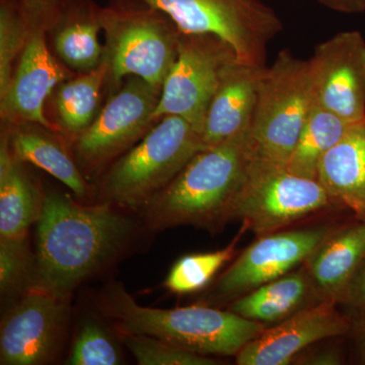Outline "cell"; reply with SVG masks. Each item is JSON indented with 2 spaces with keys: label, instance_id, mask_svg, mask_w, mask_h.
<instances>
[{
  "label": "cell",
  "instance_id": "15",
  "mask_svg": "<svg viewBox=\"0 0 365 365\" xmlns=\"http://www.w3.org/2000/svg\"><path fill=\"white\" fill-rule=\"evenodd\" d=\"M335 306V302L319 300L277 326L265 329L237 353V364H289L314 343L344 335L349 331V322Z\"/></svg>",
  "mask_w": 365,
  "mask_h": 365
},
{
  "label": "cell",
  "instance_id": "5",
  "mask_svg": "<svg viewBox=\"0 0 365 365\" xmlns=\"http://www.w3.org/2000/svg\"><path fill=\"white\" fill-rule=\"evenodd\" d=\"M138 4L102 7L108 97L131 76L162 91L176 60L178 26L163 11Z\"/></svg>",
  "mask_w": 365,
  "mask_h": 365
},
{
  "label": "cell",
  "instance_id": "20",
  "mask_svg": "<svg viewBox=\"0 0 365 365\" xmlns=\"http://www.w3.org/2000/svg\"><path fill=\"white\" fill-rule=\"evenodd\" d=\"M317 181L334 204L365 220V121L353 125L346 135L324 155Z\"/></svg>",
  "mask_w": 365,
  "mask_h": 365
},
{
  "label": "cell",
  "instance_id": "21",
  "mask_svg": "<svg viewBox=\"0 0 365 365\" xmlns=\"http://www.w3.org/2000/svg\"><path fill=\"white\" fill-rule=\"evenodd\" d=\"M26 163L14 157L1 131L0 141V239L28 237L39 220L45 194L26 169Z\"/></svg>",
  "mask_w": 365,
  "mask_h": 365
},
{
  "label": "cell",
  "instance_id": "1",
  "mask_svg": "<svg viewBox=\"0 0 365 365\" xmlns=\"http://www.w3.org/2000/svg\"><path fill=\"white\" fill-rule=\"evenodd\" d=\"M125 209L45 194L37 222L35 285L64 297L100 275L134 247L139 227Z\"/></svg>",
  "mask_w": 365,
  "mask_h": 365
},
{
  "label": "cell",
  "instance_id": "2",
  "mask_svg": "<svg viewBox=\"0 0 365 365\" xmlns=\"http://www.w3.org/2000/svg\"><path fill=\"white\" fill-rule=\"evenodd\" d=\"M93 304L103 318L116 327L118 333L150 336L206 356H237L266 329L264 324L242 318L230 309L141 306L119 282L101 288L93 297Z\"/></svg>",
  "mask_w": 365,
  "mask_h": 365
},
{
  "label": "cell",
  "instance_id": "7",
  "mask_svg": "<svg viewBox=\"0 0 365 365\" xmlns=\"http://www.w3.org/2000/svg\"><path fill=\"white\" fill-rule=\"evenodd\" d=\"M160 91L137 76L127 78L90 127L71 141L79 169L91 184L158 123L153 115Z\"/></svg>",
  "mask_w": 365,
  "mask_h": 365
},
{
  "label": "cell",
  "instance_id": "26",
  "mask_svg": "<svg viewBox=\"0 0 365 365\" xmlns=\"http://www.w3.org/2000/svg\"><path fill=\"white\" fill-rule=\"evenodd\" d=\"M237 239L227 248L210 253L182 257L170 269L165 287L175 294H185L202 289L227 263L235 252Z\"/></svg>",
  "mask_w": 365,
  "mask_h": 365
},
{
  "label": "cell",
  "instance_id": "6",
  "mask_svg": "<svg viewBox=\"0 0 365 365\" xmlns=\"http://www.w3.org/2000/svg\"><path fill=\"white\" fill-rule=\"evenodd\" d=\"M314 104L309 60L283 50L262 74L247 138L250 162L287 168Z\"/></svg>",
  "mask_w": 365,
  "mask_h": 365
},
{
  "label": "cell",
  "instance_id": "17",
  "mask_svg": "<svg viewBox=\"0 0 365 365\" xmlns=\"http://www.w3.org/2000/svg\"><path fill=\"white\" fill-rule=\"evenodd\" d=\"M265 67L249 66L235 59L225 69L204 119L201 130L204 150L249 131Z\"/></svg>",
  "mask_w": 365,
  "mask_h": 365
},
{
  "label": "cell",
  "instance_id": "4",
  "mask_svg": "<svg viewBox=\"0 0 365 365\" xmlns=\"http://www.w3.org/2000/svg\"><path fill=\"white\" fill-rule=\"evenodd\" d=\"M202 150L193 125L179 116L163 117L96 182L95 202L139 211Z\"/></svg>",
  "mask_w": 365,
  "mask_h": 365
},
{
  "label": "cell",
  "instance_id": "32",
  "mask_svg": "<svg viewBox=\"0 0 365 365\" xmlns=\"http://www.w3.org/2000/svg\"><path fill=\"white\" fill-rule=\"evenodd\" d=\"M339 355L333 351L319 352L314 357L307 359V364H341Z\"/></svg>",
  "mask_w": 365,
  "mask_h": 365
},
{
  "label": "cell",
  "instance_id": "27",
  "mask_svg": "<svg viewBox=\"0 0 365 365\" xmlns=\"http://www.w3.org/2000/svg\"><path fill=\"white\" fill-rule=\"evenodd\" d=\"M35 253L28 237L0 239V292L2 297H21L35 285Z\"/></svg>",
  "mask_w": 365,
  "mask_h": 365
},
{
  "label": "cell",
  "instance_id": "29",
  "mask_svg": "<svg viewBox=\"0 0 365 365\" xmlns=\"http://www.w3.org/2000/svg\"><path fill=\"white\" fill-rule=\"evenodd\" d=\"M137 364L140 365H215L217 360L190 351L168 341L145 335L120 334Z\"/></svg>",
  "mask_w": 365,
  "mask_h": 365
},
{
  "label": "cell",
  "instance_id": "10",
  "mask_svg": "<svg viewBox=\"0 0 365 365\" xmlns=\"http://www.w3.org/2000/svg\"><path fill=\"white\" fill-rule=\"evenodd\" d=\"M237 58L227 42L210 34H180L174 64L160 91L155 119L179 116L202 130L223 73Z\"/></svg>",
  "mask_w": 365,
  "mask_h": 365
},
{
  "label": "cell",
  "instance_id": "16",
  "mask_svg": "<svg viewBox=\"0 0 365 365\" xmlns=\"http://www.w3.org/2000/svg\"><path fill=\"white\" fill-rule=\"evenodd\" d=\"M14 157L45 170L71 190L79 201L95 203L96 186L81 173L71 143L63 134L34 122L1 123Z\"/></svg>",
  "mask_w": 365,
  "mask_h": 365
},
{
  "label": "cell",
  "instance_id": "3",
  "mask_svg": "<svg viewBox=\"0 0 365 365\" xmlns=\"http://www.w3.org/2000/svg\"><path fill=\"white\" fill-rule=\"evenodd\" d=\"M248 132L199 151L138 211L145 227L151 232L181 225L215 230L227 222L250 163Z\"/></svg>",
  "mask_w": 365,
  "mask_h": 365
},
{
  "label": "cell",
  "instance_id": "14",
  "mask_svg": "<svg viewBox=\"0 0 365 365\" xmlns=\"http://www.w3.org/2000/svg\"><path fill=\"white\" fill-rule=\"evenodd\" d=\"M331 232V228L318 227L261 235L220 276L216 295L237 299L287 275L306 263Z\"/></svg>",
  "mask_w": 365,
  "mask_h": 365
},
{
  "label": "cell",
  "instance_id": "8",
  "mask_svg": "<svg viewBox=\"0 0 365 365\" xmlns=\"http://www.w3.org/2000/svg\"><path fill=\"white\" fill-rule=\"evenodd\" d=\"M163 11L180 32L210 34L227 42L240 61L265 66L269 42L282 30L260 0H135Z\"/></svg>",
  "mask_w": 365,
  "mask_h": 365
},
{
  "label": "cell",
  "instance_id": "11",
  "mask_svg": "<svg viewBox=\"0 0 365 365\" xmlns=\"http://www.w3.org/2000/svg\"><path fill=\"white\" fill-rule=\"evenodd\" d=\"M71 297L32 288L0 326V364L44 365L58 357L71 321Z\"/></svg>",
  "mask_w": 365,
  "mask_h": 365
},
{
  "label": "cell",
  "instance_id": "33",
  "mask_svg": "<svg viewBox=\"0 0 365 365\" xmlns=\"http://www.w3.org/2000/svg\"><path fill=\"white\" fill-rule=\"evenodd\" d=\"M364 357H365V346H364Z\"/></svg>",
  "mask_w": 365,
  "mask_h": 365
},
{
  "label": "cell",
  "instance_id": "13",
  "mask_svg": "<svg viewBox=\"0 0 365 365\" xmlns=\"http://www.w3.org/2000/svg\"><path fill=\"white\" fill-rule=\"evenodd\" d=\"M316 103L350 123L365 121V40L357 31L336 34L309 60Z\"/></svg>",
  "mask_w": 365,
  "mask_h": 365
},
{
  "label": "cell",
  "instance_id": "12",
  "mask_svg": "<svg viewBox=\"0 0 365 365\" xmlns=\"http://www.w3.org/2000/svg\"><path fill=\"white\" fill-rule=\"evenodd\" d=\"M58 16L39 21L31 31L11 83L0 95L1 123L34 122L59 131L46 115V104L54 88L76 73L55 56L48 41Z\"/></svg>",
  "mask_w": 365,
  "mask_h": 365
},
{
  "label": "cell",
  "instance_id": "25",
  "mask_svg": "<svg viewBox=\"0 0 365 365\" xmlns=\"http://www.w3.org/2000/svg\"><path fill=\"white\" fill-rule=\"evenodd\" d=\"M353 125L316 103L302 127L287 169L297 176L317 180L322 158Z\"/></svg>",
  "mask_w": 365,
  "mask_h": 365
},
{
  "label": "cell",
  "instance_id": "30",
  "mask_svg": "<svg viewBox=\"0 0 365 365\" xmlns=\"http://www.w3.org/2000/svg\"><path fill=\"white\" fill-rule=\"evenodd\" d=\"M365 314V257L346 288L342 302Z\"/></svg>",
  "mask_w": 365,
  "mask_h": 365
},
{
  "label": "cell",
  "instance_id": "22",
  "mask_svg": "<svg viewBox=\"0 0 365 365\" xmlns=\"http://www.w3.org/2000/svg\"><path fill=\"white\" fill-rule=\"evenodd\" d=\"M107 66L76 73L64 79L48 98L51 122L69 141L90 127L102 109L106 91Z\"/></svg>",
  "mask_w": 365,
  "mask_h": 365
},
{
  "label": "cell",
  "instance_id": "18",
  "mask_svg": "<svg viewBox=\"0 0 365 365\" xmlns=\"http://www.w3.org/2000/svg\"><path fill=\"white\" fill-rule=\"evenodd\" d=\"M102 7L95 0H66L61 13L48 32L55 56L71 71L83 73L103 63L104 45Z\"/></svg>",
  "mask_w": 365,
  "mask_h": 365
},
{
  "label": "cell",
  "instance_id": "24",
  "mask_svg": "<svg viewBox=\"0 0 365 365\" xmlns=\"http://www.w3.org/2000/svg\"><path fill=\"white\" fill-rule=\"evenodd\" d=\"M66 0H0V95L6 91L14 67L34 26L61 13Z\"/></svg>",
  "mask_w": 365,
  "mask_h": 365
},
{
  "label": "cell",
  "instance_id": "31",
  "mask_svg": "<svg viewBox=\"0 0 365 365\" xmlns=\"http://www.w3.org/2000/svg\"><path fill=\"white\" fill-rule=\"evenodd\" d=\"M319 4L344 14H359L365 11V0H318Z\"/></svg>",
  "mask_w": 365,
  "mask_h": 365
},
{
  "label": "cell",
  "instance_id": "28",
  "mask_svg": "<svg viewBox=\"0 0 365 365\" xmlns=\"http://www.w3.org/2000/svg\"><path fill=\"white\" fill-rule=\"evenodd\" d=\"M123 361L121 346L102 323L86 319L74 337L66 364L117 365Z\"/></svg>",
  "mask_w": 365,
  "mask_h": 365
},
{
  "label": "cell",
  "instance_id": "23",
  "mask_svg": "<svg viewBox=\"0 0 365 365\" xmlns=\"http://www.w3.org/2000/svg\"><path fill=\"white\" fill-rule=\"evenodd\" d=\"M318 299L307 269H300L265 283L235 299L230 311L242 318L265 324L289 318L311 299Z\"/></svg>",
  "mask_w": 365,
  "mask_h": 365
},
{
  "label": "cell",
  "instance_id": "19",
  "mask_svg": "<svg viewBox=\"0 0 365 365\" xmlns=\"http://www.w3.org/2000/svg\"><path fill=\"white\" fill-rule=\"evenodd\" d=\"M364 257L365 220L331 232L304 263L318 299L342 302Z\"/></svg>",
  "mask_w": 365,
  "mask_h": 365
},
{
  "label": "cell",
  "instance_id": "9",
  "mask_svg": "<svg viewBox=\"0 0 365 365\" xmlns=\"http://www.w3.org/2000/svg\"><path fill=\"white\" fill-rule=\"evenodd\" d=\"M317 180L297 176L284 167L250 162L230 211L258 237L280 230L333 205Z\"/></svg>",
  "mask_w": 365,
  "mask_h": 365
}]
</instances>
